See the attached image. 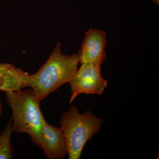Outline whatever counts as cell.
<instances>
[{"mask_svg": "<svg viewBox=\"0 0 159 159\" xmlns=\"http://www.w3.org/2000/svg\"><path fill=\"white\" fill-rule=\"evenodd\" d=\"M29 75L13 65L0 62V91L15 92L28 87Z\"/></svg>", "mask_w": 159, "mask_h": 159, "instance_id": "cell-7", "label": "cell"}, {"mask_svg": "<svg viewBox=\"0 0 159 159\" xmlns=\"http://www.w3.org/2000/svg\"><path fill=\"white\" fill-rule=\"evenodd\" d=\"M79 63V53L63 54L60 43H58L45 63L35 74H29L28 87L42 101L61 86L70 82Z\"/></svg>", "mask_w": 159, "mask_h": 159, "instance_id": "cell-1", "label": "cell"}, {"mask_svg": "<svg viewBox=\"0 0 159 159\" xmlns=\"http://www.w3.org/2000/svg\"><path fill=\"white\" fill-rule=\"evenodd\" d=\"M61 129L65 138L70 159H79L86 143L101 129L102 120L87 111L80 113L71 106L61 116Z\"/></svg>", "mask_w": 159, "mask_h": 159, "instance_id": "cell-3", "label": "cell"}, {"mask_svg": "<svg viewBox=\"0 0 159 159\" xmlns=\"http://www.w3.org/2000/svg\"><path fill=\"white\" fill-rule=\"evenodd\" d=\"M40 148L49 159H61L68 154L67 146L61 128L49 124L45 121L40 133Z\"/></svg>", "mask_w": 159, "mask_h": 159, "instance_id": "cell-6", "label": "cell"}, {"mask_svg": "<svg viewBox=\"0 0 159 159\" xmlns=\"http://www.w3.org/2000/svg\"><path fill=\"white\" fill-rule=\"evenodd\" d=\"M6 97L12 110L13 133L28 134L33 142L40 148L41 130L45 119L37 95L31 89L7 92Z\"/></svg>", "mask_w": 159, "mask_h": 159, "instance_id": "cell-2", "label": "cell"}, {"mask_svg": "<svg viewBox=\"0 0 159 159\" xmlns=\"http://www.w3.org/2000/svg\"><path fill=\"white\" fill-rule=\"evenodd\" d=\"M107 44L105 31L95 29L85 32L79 53V62L101 66L106 59Z\"/></svg>", "mask_w": 159, "mask_h": 159, "instance_id": "cell-5", "label": "cell"}, {"mask_svg": "<svg viewBox=\"0 0 159 159\" xmlns=\"http://www.w3.org/2000/svg\"><path fill=\"white\" fill-rule=\"evenodd\" d=\"M2 104L0 102V118L2 116Z\"/></svg>", "mask_w": 159, "mask_h": 159, "instance_id": "cell-9", "label": "cell"}, {"mask_svg": "<svg viewBox=\"0 0 159 159\" xmlns=\"http://www.w3.org/2000/svg\"><path fill=\"white\" fill-rule=\"evenodd\" d=\"M101 66L82 64L70 80L72 103L80 94L102 95L107 81L102 77Z\"/></svg>", "mask_w": 159, "mask_h": 159, "instance_id": "cell-4", "label": "cell"}, {"mask_svg": "<svg viewBox=\"0 0 159 159\" xmlns=\"http://www.w3.org/2000/svg\"><path fill=\"white\" fill-rule=\"evenodd\" d=\"M12 133L11 119L0 135V159H12L13 149L10 138Z\"/></svg>", "mask_w": 159, "mask_h": 159, "instance_id": "cell-8", "label": "cell"}]
</instances>
